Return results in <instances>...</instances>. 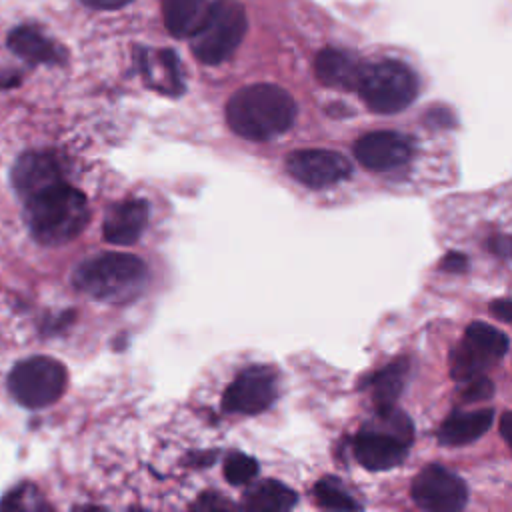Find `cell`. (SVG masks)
<instances>
[{
	"label": "cell",
	"mask_w": 512,
	"mask_h": 512,
	"mask_svg": "<svg viewBox=\"0 0 512 512\" xmlns=\"http://www.w3.org/2000/svg\"><path fill=\"white\" fill-rule=\"evenodd\" d=\"M468 266V260L464 254L460 252H448L442 262H440V268L446 270V272H452V274H458V272H464Z\"/></svg>",
	"instance_id": "d4e9b609"
},
{
	"label": "cell",
	"mask_w": 512,
	"mask_h": 512,
	"mask_svg": "<svg viewBox=\"0 0 512 512\" xmlns=\"http://www.w3.org/2000/svg\"><path fill=\"white\" fill-rule=\"evenodd\" d=\"M146 264L132 254L106 252L82 262L74 284L88 296L102 302L132 300L144 288Z\"/></svg>",
	"instance_id": "3957f363"
},
{
	"label": "cell",
	"mask_w": 512,
	"mask_h": 512,
	"mask_svg": "<svg viewBox=\"0 0 512 512\" xmlns=\"http://www.w3.org/2000/svg\"><path fill=\"white\" fill-rule=\"evenodd\" d=\"M414 502L430 512H456L468 502V488L460 476L440 464H430L412 482Z\"/></svg>",
	"instance_id": "9c48e42d"
},
{
	"label": "cell",
	"mask_w": 512,
	"mask_h": 512,
	"mask_svg": "<svg viewBox=\"0 0 512 512\" xmlns=\"http://www.w3.org/2000/svg\"><path fill=\"white\" fill-rule=\"evenodd\" d=\"M296 118L294 98L274 84H252L234 92L226 106L230 128L246 140H272L284 134Z\"/></svg>",
	"instance_id": "6da1fadb"
},
{
	"label": "cell",
	"mask_w": 512,
	"mask_h": 512,
	"mask_svg": "<svg viewBox=\"0 0 512 512\" xmlns=\"http://www.w3.org/2000/svg\"><path fill=\"white\" fill-rule=\"evenodd\" d=\"M314 496L320 506L330 508V510H356L360 504L342 488L338 478H324L316 484Z\"/></svg>",
	"instance_id": "7402d4cb"
},
{
	"label": "cell",
	"mask_w": 512,
	"mask_h": 512,
	"mask_svg": "<svg viewBox=\"0 0 512 512\" xmlns=\"http://www.w3.org/2000/svg\"><path fill=\"white\" fill-rule=\"evenodd\" d=\"M12 180L16 190L24 198H30L46 186L60 182L62 172L56 156L48 152H28L16 162L12 170Z\"/></svg>",
	"instance_id": "5bb4252c"
},
{
	"label": "cell",
	"mask_w": 512,
	"mask_h": 512,
	"mask_svg": "<svg viewBox=\"0 0 512 512\" xmlns=\"http://www.w3.org/2000/svg\"><path fill=\"white\" fill-rule=\"evenodd\" d=\"M208 0H162V14L168 32L176 38H190L202 24Z\"/></svg>",
	"instance_id": "ac0fdd59"
},
{
	"label": "cell",
	"mask_w": 512,
	"mask_h": 512,
	"mask_svg": "<svg viewBox=\"0 0 512 512\" xmlns=\"http://www.w3.org/2000/svg\"><path fill=\"white\" fill-rule=\"evenodd\" d=\"M362 62L340 48H324L316 56V76L324 86L338 90H356Z\"/></svg>",
	"instance_id": "9a60e30c"
},
{
	"label": "cell",
	"mask_w": 512,
	"mask_h": 512,
	"mask_svg": "<svg viewBox=\"0 0 512 512\" xmlns=\"http://www.w3.org/2000/svg\"><path fill=\"white\" fill-rule=\"evenodd\" d=\"M356 160L374 172H386L404 166L412 156V142L398 132H370L354 144Z\"/></svg>",
	"instance_id": "7c38bea8"
},
{
	"label": "cell",
	"mask_w": 512,
	"mask_h": 512,
	"mask_svg": "<svg viewBox=\"0 0 512 512\" xmlns=\"http://www.w3.org/2000/svg\"><path fill=\"white\" fill-rule=\"evenodd\" d=\"M246 34V12L236 0H214L208 4L200 28L190 36L194 56L204 64L228 60Z\"/></svg>",
	"instance_id": "8992f818"
},
{
	"label": "cell",
	"mask_w": 512,
	"mask_h": 512,
	"mask_svg": "<svg viewBox=\"0 0 512 512\" xmlns=\"http://www.w3.org/2000/svg\"><path fill=\"white\" fill-rule=\"evenodd\" d=\"M508 336L486 322H472L450 358L452 376L460 382L480 376L508 352Z\"/></svg>",
	"instance_id": "ba28073f"
},
{
	"label": "cell",
	"mask_w": 512,
	"mask_h": 512,
	"mask_svg": "<svg viewBox=\"0 0 512 512\" xmlns=\"http://www.w3.org/2000/svg\"><path fill=\"white\" fill-rule=\"evenodd\" d=\"M88 218L86 196L64 180L26 198L30 232L42 244H64L76 238L88 224Z\"/></svg>",
	"instance_id": "7a4b0ae2"
},
{
	"label": "cell",
	"mask_w": 512,
	"mask_h": 512,
	"mask_svg": "<svg viewBox=\"0 0 512 512\" xmlns=\"http://www.w3.org/2000/svg\"><path fill=\"white\" fill-rule=\"evenodd\" d=\"M276 398V374L270 366H250L222 394V408L238 414H258Z\"/></svg>",
	"instance_id": "30bf717a"
},
{
	"label": "cell",
	"mask_w": 512,
	"mask_h": 512,
	"mask_svg": "<svg viewBox=\"0 0 512 512\" xmlns=\"http://www.w3.org/2000/svg\"><path fill=\"white\" fill-rule=\"evenodd\" d=\"M412 442V424L404 412L394 406L378 410L368 428L354 438V456L366 470H390L398 466Z\"/></svg>",
	"instance_id": "277c9868"
},
{
	"label": "cell",
	"mask_w": 512,
	"mask_h": 512,
	"mask_svg": "<svg viewBox=\"0 0 512 512\" xmlns=\"http://www.w3.org/2000/svg\"><path fill=\"white\" fill-rule=\"evenodd\" d=\"M490 312L500 320V322H510V302L506 298L494 300L490 306Z\"/></svg>",
	"instance_id": "4316f807"
},
{
	"label": "cell",
	"mask_w": 512,
	"mask_h": 512,
	"mask_svg": "<svg viewBox=\"0 0 512 512\" xmlns=\"http://www.w3.org/2000/svg\"><path fill=\"white\" fill-rule=\"evenodd\" d=\"M494 422V410H474V412H454L444 420L438 430V440L446 446H462L478 440Z\"/></svg>",
	"instance_id": "e0dca14e"
},
{
	"label": "cell",
	"mask_w": 512,
	"mask_h": 512,
	"mask_svg": "<svg viewBox=\"0 0 512 512\" xmlns=\"http://www.w3.org/2000/svg\"><path fill=\"white\" fill-rule=\"evenodd\" d=\"M508 424H510V412H504L502 418H500V434H502V438H504L506 442H508V434H510Z\"/></svg>",
	"instance_id": "83f0119b"
},
{
	"label": "cell",
	"mask_w": 512,
	"mask_h": 512,
	"mask_svg": "<svg viewBox=\"0 0 512 512\" xmlns=\"http://www.w3.org/2000/svg\"><path fill=\"white\" fill-rule=\"evenodd\" d=\"M66 368L48 356H32L18 362L10 376L12 396L26 408H44L54 404L66 390Z\"/></svg>",
	"instance_id": "52a82bcc"
},
{
	"label": "cell",
	"mask_w": 512,
	"mask_h": 512,
	"mask_svg": "<svg viewBox=\"0 0 512 512\" xmlns=\"http://www.w3.org/2000/svg\"><path fill=\"white\" fill-rule=\"evenodd\" d=\"M80 2L86 4L88 8H96V10H116V8L130 4L132 0H80Z\"/></svg>",
	"instance_id": "484cf974"
},
{
	"label": "cell",
	"mask_w": 512,
	"mask_h": 512,
	"mask_svg": "<svg viewBox=\"0 0 512 512\" xmlns=\"http://www.w3.org/2000/svg\"><path fill=\"white\" fill-rule=\"evenodd\" d=\"M406 374H408V360L402 358V360L388 364L376 376H372V380H370L372 398H374V404L378 410L394 406V400L398 398V394L404 388Z\"/></svg>",
	"instance_id": "ffe728a7"
},
{
	"label": "cell",
	"mask_w": 512,
	"mask_h": 512,
	"mask_svg": "<svg viewBox=\"0 0 512 512\" xmlns=\"http://www.w3.org/2000/svg\"><path fill=\"white\" fill-rule=\"evenodd\" d=\"M296 504V492L278 480H262L244 496V506L262 512H284Z\"/></svg>",
	"instance_id": "d6986e66"
},
{
	"label": "cell",
	"mask_w": 512,
	"mask_h": 512,
	"mask_svg": "<svg viewBox=\"0 0 512 512\" xmlns=\"http://www.w3.org/2000/svg\"><path fill=\"white\" fill-rule=\"evenodd\" d=\"M8 46L14 54L32 64H56L64 58L62 48L34 26L14 28L8 36Z\"/></svg>",
	"instance_id": "2e32d148"
},
{
	"label": "cell",
	"mask_w": 512,
	"mask_h": 512,
	"mask_svg": "<svg viewBox=\"0 0 512 512\" xmlns=\"http://www.w3.org/2000/svg\"><path fill=\"white\" fill-rule=\"evenodd\" d=\"M464 390H462V398L466 402H476V400H486L492 396L494 388H492V382L488 378H484L482 374L480 376H474L470 380H464Z\"/></svg>",
	"instance_id": "cb8c5ba5"
},
{
	"label": "cell",
	"mask_w": 512,
	"mask_h": 512,
	"mask_svg": "<svg viewBox=\"0 0 512 512\" xmlns=\"http://www.w3.org/2000/svg\"><path fill=\"white\" fill-rule=\"evenodd\" d=\"M356 90L372 112L394 114L412 104L418 94V78L398 60H378L362 64Z\"/></svg>",
	"instance_id": "5b68a950"
},
{
	"label": "cell",
	"mask_w": 512,
	"mask_h": 512,
	"mask_svg": "<svg viewBox=\"0 0 512 512\" xmlns=\"http://www.w3.org/2000/svg\"><path fill=\"white\" fill-rule=\"evenodd\" d=\"M286 170L304 186L326 188L346 180L352 164L332 150H296L286 156Z\"/></svg>",
	"instance_id": "8fae6325"
},
{
	"label": "cell",
	"mask_w": 512,
	"mask_h": 512,
	"mask_svg": "<svg viewBox=\"0 0 512 512\" xmlns=\"http://www.w3.org/2000/svg\"><path fill=\"white\" fill-rule=\"evenodd\" d=\"M144 72L148 82L166 94H178L182 90L178 60L170 50L156 52L152 58L144 60Z\"/></svg>",
	"instance_id": "44dd1931"
},
{
	"label": "cell",
	"mask_w": 512,
	"mask_h": 512,
	"mask_svg": "<svg viewBox=\"0 0 512 512\" xmlns=\"http://www.w3.org/2000/svg\"><path fill=\"white\" fill-rule=\"evenodd\" d=\"M148 222V204L144 200H124L114 204L102 226L104 240L110 244H134Z\"/></svg>",
	"instance_id": "4fadbf2b"
},
{
	"label": "cell",
	"mask_w": 512,
	"mask_h": 512,
	"mask_svg": "<svg viewBox=\"0 0 512 512\" xmlns=\"http://www.w3.org/2000/svg\"><path fill=\"white\" fill-rule=\"evenodd\" d=\"M256 474H258V462L246 454L234 452L224 462V476L234 486L250 482Z\"/></svg>",
	"instance_id": "603a6c76"
}]
</instances>
